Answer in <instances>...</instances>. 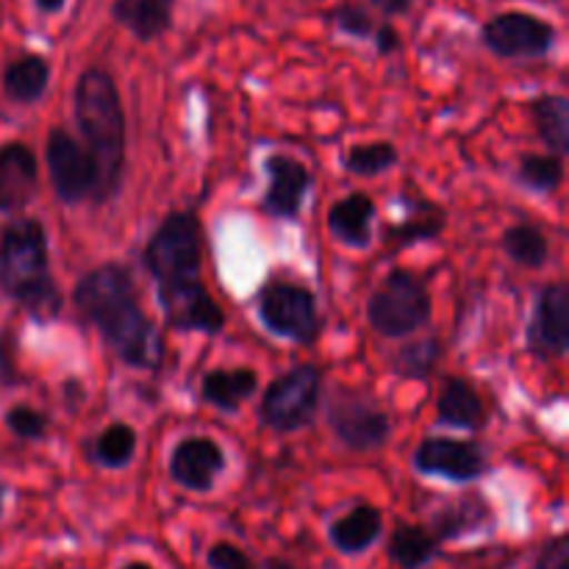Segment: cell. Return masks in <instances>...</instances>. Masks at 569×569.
I'll list each match as a JSON object with an SVG mask.
<instances>
[{
    "instance_id": "2",
    "label": "cell",
    "mask_w": 569,
    "mask_h": 569,
    "mask_svg": "<svg viewBox=\"0 0 569 569\" xmlns=\"http://www.w3.org/2000/svg\"><path fill=\"white\" fill-rule=\"evenodd\" d=\"M72 109L81 128L83 148L98 164L94 203H106L117 194L126 170V111L114 78L100 67L83 70L72 92Z\"/></svg>"
},
{
    "instance_id": "7",
    "label": "cell",
    "mask_w": 569,
    "mask_h": 569,
    "mask_svg": "<svg viewBox=\"0 0 569 569\" xmlns=\"http://www.w3.org/2000/svg\"><path fill=\"white\" fill-rule=\"evenodd\" d=\"M259 320L272 337L289 339L295 345H315L322 331L317 298L309 287L289 281H270L256 298Z\"/></svg>"
},
{
    "instance_id": "1",
    "label": "cell",
    "mask_w": 569,
    "mask_h": 569,
    "mask_svg": "<svg viewBox=\"0 0 569 569\" xmlns=\"http://www.w3.org/2000/svg\"><path fill=\"white\" fill-rule=\"evenodd\" d=\"M78 315L100 333L122 365L153 372L161 365V339L144 315L133 276L117 261L92 267L72 289Z\"/></svg>"
},
{
    "instance_id": "40",
    "label": "cell",
    "mask_w": 569,
    "mask_h": 569,
    "mask_svg": "<svg viewBox=\"0 0 569 569\" xmlns=\"http://www.w3.org/2000/svg\"><path fill=\"white\" fill-rule=\"evenodd\" d=\"M120 569H156V567L148 565V561H128V565H122Z\"/></svg>"
},
{
    "instance_id": "38",
    "label": "cell",
    "mask_w": 569,
    "mask_h": 569,
    "mask_svg": "<svg viewBox=\"0 0 569 569\" xmlns=\"http://www.w3.org/2000/svg\"><path fill=\"white\" fill-rule=\"evenodd\" d=\"M37 3V9L42 11V14H59L61 9H64L67 0H33Z\"/></svg>"
},
{
    "instance_id": "30",
    "label": "cell",
    "mask_w": 569,
    "mask_h": 569,
    "mask_svg": "<svg viewBox=\"0 0 569 569\" xmlns=\"http://www.w3.org/2000/svg\"><path fill=\"white\" fill-rule=\"evenodd\" d=\"M398 164V148L392 142H356L342 156V167L350 176L376 178Z\"/></svg>"
},
{
    "instance_id": "22",
    "label": "cell",
    "mask_w": 569,
    "mask_h": 569,
    "mask_svg": "<svg viewBox=\"0 0 569 569\" xmlns=\"http://www.w3.org/2000/svg\"><path fill=\"white\" fill-rule=\"evenodd\" d=\"M176 0H114L111 17L139 42H153L172 28Z\"/></svg>"
},
{
    "instance_id": "34",
    "label": "cell",
    "mask_w": 569,
    "mask_h": 569,
    "mask_svg": "<svg viewBox=\"0 0 569 569\" xmlns=\"http://www.w3.org/2000/svg\"><path fill=\"white\" fill-rule=\"evenodd\" d=\"M206 565L209 569H256L250 556L231 542L211 545L209 553H206Z\"/></svg>"
},
{
    "instance_id": "39",
    "label": "cell",
    "mask_w": 569,
    "mask_h": 569,
    "mask_svg": "<svg viewBox=\"0 0 569 569\" xmlns=\"http://www.w3.org/2000/svg\"><path fill=\"white\" fill-rule=\"evenodd\" d=\"M267 569H295V567L283 559H270L267 561Z\"/></svg>"
},
{
    "instance_id": "33",
    "label": "cell",
    "mask_w": 569,
    "mask_h": 569,
    "mask_svg": "<svg viewBox=\"0 0 569 569\" xmlns=\"http://www.w3.org/2000/svg\"><path fill=\"white\" fill-rule=\"evenodd\" d=\"M331 20L337 22V28L342 33L353 39H372V31H376V20H372V9L365 3H356V0H348V3H339L333 9Z\"/></svg>"
},
{
    "instance_id": "5",
    "label": "cell",
    "mask_w": 569,
    "mask_h": 569,
    "mask_svg": "<svg viewBox=\"0 0 569 569\" xmlns=\"http://www.w3.org/2000/svg\"><path fill=\"white\" fill-rule=\"evenodd\" d=\"M433 315L431 292L411 270H392L367 300V322L389 339H403L428 326Z\"/></svg>"
},
{
    "instance_id": "17",
    "label": "cell",
    "mask_w": 569,
    "mask_h": 569,
    "mask_svg": "<svg viewBox=\"0 0 569 569\" xmlns=\"http://www.w3.org/2000/svg\"><path fill=\"white\" fill-rule=\"evenodd\" d=\"M259 389V372L250 367H217L200 381V398L222 415H237Z\"/></svg>"
},
{
    "instance_id": "18",
    "label": "cell",
    "mask_w": 569,
    "mask_h": 569,
    "mask_svg": "<svg viewBox=\"0 0 569 569\" xmlns=\"http://www.w3.org/2000/svg\"><path fill=\"white\" fill-rule=\"evenodd\" d=\"M328 231L337 242L348 248H370L372 222H376V200L367 192H353L328 209Z\"/></svg>"
},
{
    "instance_id": "29",
    "label": "cell",
    "mask_w": 569,
    "mask_h": 569,
    "mask_svg": "<svg viewBox=\"0 0 569 569\" xmlns=\"http://www.w3.org/2000/svg\"><path fill=\"white\" fill-rule=\"evenodd\" d=\"M439 356H442V345L439 339L426 337L417 342L403 345L398 353L392 356V370L400 378H415V381H428L431 372L437 370Z\"/></svg>"
},
{
    "instance_id": "31",
    "label": "cell",
    "mask_w": 569,
    "mask_h": 569,
    "mask_svg": "<svg viewBox=\"0 0 569 569\" xmlns=\"http://www.w3.org/2000/svg\"><path fill=\"white\" fill-rule=\"evenodd\" d=\"M517 176L533 192L553 194L561 187V181H565V161L556 153L526 156L520 167H517Z\"/></svg>"
},
{
    "instance_id": "13",
    "label": "cell",
    "mask_w": 569,
    "mask_h": 569,
    "mask_svg": "<svg viewBox=\"0 0 569 569\" xmlns=\"http://www.w3.org/2000/svg\"><path fill=\"white\" fill-rule=\"evenodd\" d=\"M167 472L187 492L206 495L226 472V450L209 437H187L172 448Z\"/></svg>"
},
{
    "instance_id": "37",
    "label": "cell",
    "mask_w": 569,
    "mask_h": 569,
    "mask_svg": "<svg viewBox=\"0 0 569 569\" xmlns=\"http://www.w3.org/2000/svg\"><path fill=\"white\" fill-rule=\"evenodd\" d=\"M367 3H370V9L381 11L383 17H403L409 14L415 0H367Z\"/></svg>"
},
{
    "instance_id": "26",
    "label": "cell",
    "mask_w": 569,
    "mask_h": 569,
    "mask_svg": "<svg viewBox=\"0 0 569 569\" xmlns=\"http://www.w3.org/2000/svg\"><path fill=\"white\" fill-rule=\"evenodd\" d=\"M489 517H492V511H489L487 500L472 495V498L459 500V503H450L448 509L439 511V515L433 517L431 531L437 533L439 542H450V539H459V537H467V533L478 531Z\"/></svg>"
},
{
    "instance_id": "28",
    "label": "cell",
    "mask_w": 569,
    "mask_h": 569,
    "mask_svg": "<svg viewBox=\"0 0 569 569\" xmlns=\"http://www.w3.org/2000/svg\"><path fill=\"white\" fill-rule=\"evenodd\" d=\"M503 250L520 267L539 270V267L548 264L550 242L545 237V231H539L537 226H528L526 222V226H515L503 233Z\"/></svg>"
},
{
    "instance_id": "36",
    "label": "cell",
    "mask_w": 569,
    "mask_h": 569,
    "mask_svg": "<svg viewBox=\"0 0 569 569\" xmlns=\"http://www.w3.org/2000/svg\"><path fill=\"white\" fill-rule=\"evenodd\" d=\"M372 42H376V50L381 56H392L400 50V33L392 22H383V26H376L372 31Z\"/></svg>"
},
{
    "instance_id": "9",
    "label": "cell",
    "mask_w": 569,
    "mask_h": 569,
    "mask_svg": "<svg viewBox=\"0 0 569 569\" xmlns=\"http://www.w3.org/2000/svg\"><path fill=\"white\" fill-rule=\"evenodd\" d=\"M481 39L498 59H542L553 50L559 31L531 11H500L481 28Z\"/></svg>"
},
{
    "instance_id": "8",
    "label": "cell",
    "mask_w": 569,
    "mask_h": 569,
    "mask_svg": "<svg viewBox=\"0 0 569 569\" xmlns=\"http://www.w3.org/2000/svg\"><path fill=\"white\" fill-rule=\"evenodd\" d=\"M50 183L61 203L76 206L83 200H94L98 194V164L92 153L64 128H50L44 144Z\"/></svg>"
},
{
    "instance_id": "3",
    "label": "cell",
    "mask_w": 569,
    "mask_h": 569,
    "mask_svg": "<svg viewBox=\"0 0 569 569\" xmlns=\"http://www.w3.org/2000/svg\"><path fill=\"white\" fill-rule=\"evenodd\" d=\"M0 289L33 320L59 317L61 292L50 272L48 233L39 220H14L0 233Z\"/></svg>"
},
{
    "instance_id": "23",
    "label": "cell",
    "mask_w": 569,
    "mask_h": 569,
    "mask_svg": "<svg viewBox=\"0 0 569 569\" xmlns=\"http://www.w3.org/2000/svg\"><path fill=\"white\" fill-rule=\"evenodd\" d=\"M50 83V64L39 53H22L3 70V92L11 103L31 106Z\"/></svg>"
},
{
    "instance_id": "21",
    "label": "cell",
    "mask_w": 569,
    "mask_h": 569,
    "mask_svg": "<svg viewBox=\"0 0 569 569\" xmlns=\"http://www.w3.org/2000/svg\"><path fill=\"white\" fill-rule=\"evenodd\" d=\"M437 420L459 431H481L487 426V403L465 378H450L439 392Z\"/></svg>"
},
{
    "instance_id": "11",
    "label": "cell",
    "mask_w": 569,
    "mask_h": 569,
    "mask_svg": "<svg viewBox=\"0 0 569 569\" xmlns=\"http://www.w3.org/2000/svg\"><path fill=\"white\" fill-rule=\"evenodd\" d=\"M328 426L337 433L339 442L356 453L383 448L392 433V422L372 400L345 392L328 403Z\"/></svg>"
},
{
    "instance_id": "10",
    "label": "cell",
    "mask_w": 569,
    "mask_h": 569,
    "mask_svg": "<svg viewBox=\"0 0 569 569\" xmlns=\"http://www.w3.org/2000/svg\"><path fill=\"white\" fill-rule=\"evenodd\" d=\"M159 309L164 315L167 328L172 331H200V333H220L226 328V311L214 300L200 278L181 283H161L156 287Z\"/></svg>"
},
{
    "instance_id": "32",
    "label": "cell",
    "mask_w": 569,
    "mask_h": 569,
    "mask_svg": "<svg viewBox=\"0 0 569 569\" xmlns=\"http://www.w3.org/2000/svg\"><path fill=\"white\" fill-rule=\"evenodd\" d=\"M6 428H9L17 439L39 442V439L48 437L50 420L42 415V411L33 409V406L20 403V406H11V409L6 411Z\"/></svg>"
},
{
    "instance_id": "12",
    "label": "cell",
    "mask_w": 569,
    "mask_h": 569,
    "mask_svg": "<svg viewBox=\"0 0 569 569\" xmlns=\"http://www.w3.org/2000/svg\"><path fill=\"white\" fill-rule=\"evenodd\" d=\"M415 470L445 478L450 483H470L487 472V456L476 442L450 437H428L415 450Z\"/></svg>"
},
{
    "instance_id": "24",
    "label": "cell",
    "mask_w": 569,
    "mask_h": 569,
    "mask_svg": "<svg viewBox=\"0 0 569 569\" xmlns=\"http://www.w3.org/2000/svg\"><path fill=\"white\" fill-rule=\"evenodd\" d=\"M439 548H442V542H439L431 528L400 522L392 531L387 553L400 569H422L437 559Z\"/></svg>"
},
{
    "instance_id": "41",
    "label": "cell",
    "mask_w": 569,
    "mask_h": 569,
    "mask_svg": "<svg viewBox=\"0 0 569 569\" xmlns=\"http://www.w3.org/2000/svg\"><path fill=\"white\" fill-rule=\"evenodd\" d=\"M3 500H6V489L0 487V515H3Z\"/></svg>"
},
{
    "instance_id": "35",
    "label": "cell",
    "mask_w": 569,
    "mask_h": 569,
    "mask_svg": "<svg viewBox=\"0 0 569 569\" xmlns=\"http://www.w3.org/2000/svg\"><path fill=\"white\" fill-rule=\"evenodd\" d=\"M533 569H569V537L559 533V537L548 539L539 550Z\"/></svg>"
},
{
    "instance_id": "4",
    "label": "cell",
    "mask_w": 569,
    "mask_h": 569,
    "mask_svg": "<svg viewBox=\"0 0 569 569\" xmlns=\"http://www.w3.org/2000/svg\"><path fill=\"white\" fill-rule=\"evenodd\" d=\"M142 267L161 283H181L200 278L203 267V228L192 211H172L161 220L142 250Z\"/></svg>"
},
{
    "instance_id": "25",
    "label": "cell",
    "mask_w": 569,
    "mask_h": 569,
    "mask_svg": "<svg viewBox=\"0 0 569 569\" xmlns=\"http://www.w3.org/2000/svg\"><path fill=\"white\" fill-rule=\"evenodd\" d=\"M531 117L539 139L565 159L569 153V100L565 94H539L531 100Z\"/></svg>"
},
{
    "instance_id": "27",
    "label": "cell",
    "mask_w": 569,
    "mask_h": 569,
    "mask_svg": "<svg viewBox=\"0 0 569 569\" xmlns=\"http://www.w3.org/2000/svg\"><path fill=\"white\" fill-rule=\"evenodd\" d=\"M137 445L139 437L131 426L126 422H111L109 428L98 433L94 439V448H92V459L98 461L100 467L106 470H122L133 461L137 456Z\"/></svg>"
},
{
    "instance_id": "20",
    "label": "cell",
    "mask_w": 569,
    "mask_h": 569,
    "mask_svg": "<svg viewBox=\"0 0 569 569\" xmlns=\"http://www.w3.org/2000/svg\"><path fill=\"white\" fill-rule=\"evenodd\" d=\"M406 214L400 222L383 228V239L392 248H409V244L428 242V239H437L445 231V211L442 206L431 203L426 198H411L406 194Z\"/></svg>"
},
{
    "instance_id": "16",
    "label": "cell",
    "mask_w": 569,
    "mask_h": 569,
    "mask_svg": "<svg viewBox=\"0 0 569 569\" xmlns=\"http://www.w3.org/2000/svg\"><path fill=\"white\" fill-rule=\"evenodd\" d=\"M39 189V164L26 142L0 144V214H17Z\"/></svg>"
},
{
    "instance_id": "19",
    "label": "cell",
    "mask_w": 569,
    "mask_h": 569,
    "mask_svg": "<svg viewBox=\"0 0 569 569\" xmlns=\"http://www.w3.org/2000/svg\"><path fill=\"white\" fill-rule=\"evenodd\" d=\"M381 509L372 503H359L328 526V542L342 556H361L381 539Z\"/></svg>"
},
{
    "instance_id": "15",
    "label": "cell",
    "mask_w": 569,
    "mask_h": 569,
    "mask_svg": "<svg viewBox=\"0 0 569 569\" xmlns=\"http://www.w3.org/2000/svg\"><path fill=\"white\" fill-rule=\"evenodd\" d=\"M264 172L270 178L264 198H261L264 214L276 217V220H298L311 187L309 167L295 156L272 153L264 159Z\"/></svg>"
},
{
    "instance_id": "6",
    "label": "cell",
    "mask_w": 569,
    "mask_h": 569,
    "mask_svg": "<svg viewBox=\"0 0 569 569\" xmlns=\"http://www.w3.org/2000/svg\"><path fill=\"white\" fill-rule=\"evenodd\" d=\"M322 400V372L317 367H295L287 376L276 378L261 395L259 417L267 428L278 433H295L315 422Z\"/></svg>"
},
{
    "instance_id": "14",
    "label": "cell",
    "mask_w": 569,
    "mask_h": 569,
    "mask_svg": "<svg viewBox=\"0 0 569 569\" xmlns=\"http://www.w3.org/2000/svg\"><path fill=\"white\" fill-rule=\"evenodd\" d=\"M569 348V289L567 283H550L539 292L531 326H528V350L537 359H561Z\"/></svg>"
}]
</instances>
